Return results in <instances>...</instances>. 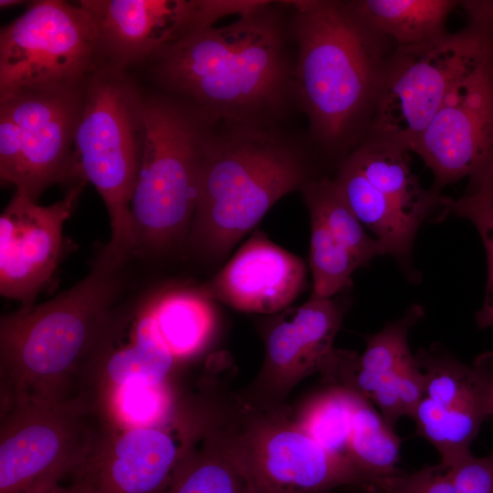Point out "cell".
Masks as SVG:
<instances>
[{
  "label": "cell",
  "instance_id": "obj_12",
  "mask_svg": "<svg viewBox=\"0 0 493 493\" xmlns=\"http://www.w3.org/2000/svg\"><path fill=\"white\" fill-rule=\"evenodd\" d=\"M83 86L29 89L0 100L3 184L36 202L53 184H74V134Z\"/></svg>",
  "mask_w": 493,
  "mask_h": 493
},
{
  "label": "cell",
  "instance_id": "obj_28",
  "mask_svg": "<svg viewBox=\"0 0 493 493\" xmlns=\"http://www.w3.org/2000/svg\"><path fill=\"white\" fill-rule=\"evenodd\" d=\"M165 386L129 384L110 392L99 403L110 423L114 420L124 429L163 425L172 420Z\"/></svg>",
  "mask_w": 493,
  "mask_h": 493
},
{
  "label": "cell",
  "instance_id": "obj_25",
  "mask_svg": "<svg viewBox=\"0 0 493 493\" xmlns=\"http://www.w3.org/2000/svg\"><path fill=\"white\" fill-rule=\"evenodd\" d=\"M360 396L342 386L329 384L293 414L297 425L309 436L351 467L347 459L348 438Z\"/></svg>",
  "mask_w": 493,
  "mask_h": 493
},
{
  "label": "cell",
  "instance_id": "obj_34",
  "mask_svg": "<svg viewBox=\"0 0 493 493\" xmlns=\"http://www.w3.org/2000/svg\"><path fill=\"white\" fill-rule=\"evenodd\" d=\"M89 489H90V488H89ZM91 491H92V490H91ZM92 493H94V492L92 491Z\"/></svg>",
  "mask_w": 493,
  "mask_h": 493
},
{
  "label": "cell",
  "instance_id": "obj_19",
  "mask_svg": "<svg viewBox=\"0 0 493 493\" xmlns=\"http://www.w3.org/2000/svg\"><path fill=\"white\" fill-rule=\"evenodd\" d=\"M306 278L301 257L256 230L223 268L196 288L237 310L269 314L288 309Z\"/></svg>",
  "mask_w": 493,
  "mask_h": 493
},
{
  "label": "cell",
  "instance_id": "obj_18",
  "mask_svg": "<svg viewBox=\"0 0 493 493\" xmlns=\"http://www.w3.org/2000/svg\"><path fill=\"white\" fill-rule=\"evenodd\" d=\"M191 417L179 426L172 419L158 426L111 431L76 481L94 493H162L183 455Z\"/></svg>",
  "mask_w": 493,
  "mask_h": 493
},
{
  "label": "cell",
  "instance_id": "obj_1",
  "mask_svg": "<svg viewBox=\"0 0 493 493\" xmlns=\"http://www.w3.org/2000/svg\"><path fill=\"white\" fill-rule=\"evenodd\" d=\"M290 1H263L232 23L195 28L148 61L156 83L215 121L285 126L298 110Z\"/></svg>",
  "mask_w": 493,
  "mask_h": 493
},
{
  "label": "cell",
  "instance_id": "obj_4",
  "mask_svg": "<svg viewBox=\"0 0 493 493\" xmlns=\"http://www.w3.org/2000/svg\"><path fill=\"white\" fill-rule=\"evenodd\" d=\"M316 158L307 137L285 126L216 121L200 170L192 247L226 257L281 197L319 177Z\"/></svg>",
  "mask_w": 493,
  "mask_h": 493
},
{
  "label": "cell",
  "instance_id": "obj_21",
  "mask_svg": "<svg viewBox=\"0 0 493 493\" xmlns=\"http://www.w3.org/2000/svg\"><path fill=\"white\" fill-rule=\"evenodd\" d=\"M424 314L421 305H412L402 317L366 336L362 354L336 349L330 365L321 373L322 379L328 384L342 386L368 401L379 392L394 387L400 365L412 353L409 332Z\"/></svg>",
  "mask_w": 493,
  "mask_h": 493
},
{
  "label": "cell",
  "instance_id": "obj_16",
  "mask_svg": "<svg viewBox=\"0 0 493 493\" xmlns=\"http://www.w3.org/2000/svg\"><path fill=\"white\" fill-rule=\"evenodd\" d=\"M87 183L70 185L63 199L39 205L16 192L0 215V292L31 306L62 256L63 227Z\"/></svg>",
  "mask_w": 493,
  "mask_h": 493
},
{
  "label": "cell",
  "instance_id": "obj_17",
  "mask_svg": "<svg viewBox=\"0 0 493 493\" xmlns=\"http://www.w3.org/2000/svg\"><path fill=\"white\" fill-rule=\"evenodd\" d=\"M152 292L125 296L110 313L89 362L98 402L125 385L165 384L177 360L152 315Z\"/></svg>",
  "mask_w": 493,
  "mask_h": 493
},
{
  "label": "cell",
  "instance_id": "obj_3",
  "mask_svg": "<svg viewBox=\"0 0 493 493\" xmlns=\"http://www.w3.org/2000/svg\"><path fill=\"white\" fill-rule=\"evenodd\" d=\"M131 257L107 244L74 286L42 304L2 316L4 409L90 397L85 389L90 385L89 357L110 313L125 297Z\"/></svg>",
  "mask_w": 493,
  "mask_h": 493
},
{
  "label": "cell",
  "instance_id": "obj_14",
  "mask_svg": "<svg viewBox=\"0 0 493 493\" xmlns=\"http://www.w3.org/2000/svg\"><path fill=\"white\" fill-rule=\"evenodd\" d=\"M95 25L104 66L122 70L149 60L190 31L229 15L248 0H81Z\"/></svg>",
  "mask_w": 493,
  "mask_h": 493
},
{
  "label": "cell",
  "instance_id": "obj_5",
  "mask_svg": "<svg viewBox=\"0 0 493 493\" xmlns=\"http://www.w3.org/2000/svg\"><path fill=\"white\" fill-rule=\"evenodd\" d=\"M144 123L142 165L131 201L134 257L163 254L187 240L216 121L164 92L144 98Z\"/></svg>",
  "mask_w": 493,
  "mask_h": 493
},
{
  "label": "cell",
  "instance_id": "obj_13",
  "mask_svg": "<svg viewBox=\"0 0 493 493\" xmlns=\"http://www.w3.org/2000/svg\"><path fill=\"white\" fill-rule=\"evenodd\" d=\"M412 152L437 193L493 165V49L455 85Z\"/></svg>",
  "mask_w": 493,
  "mask_h": 493
},
{
  "label": "cell",
  "instance_id": "obj_23",
  "mask_svg": "<svg viewBox=\"0 0 493 493\" xmlns=\"http://www.w3.org/2000/svg\"><path fill=\"white\" fill-rule=\"evenodd\" d=\"M212 304L197 288L179 287L152 292V315L176 360L196 354L209 341L216 321Z\"/></svg>",
  "mask_w": 493,
  "mask_h": 493
},
{
  "label": "cell",
  "instance_id": "obj_2",
  "mask_svg": "<svg viewBox=\"0 0 493 493\" xmlns=\"http://www.w3.org/2000/svg\"><path fill=\"white\" fill-rule=\"evenodd\" d=\"M299 111L317 157L339 164L366 137L396 47L347 1H290Z\"/></svg>",
  "mask_w": 493,
  "mask_h": 493
},
{
  "label": "cell",
  "instance_id": "obj_31",
  "mask_svg": "<svg viewBox=\"0 0 493 493\" xmlns=\"http://www.w3.org/2000/svg\"><path fill=\"white\" fill-rule=\"evenodd\" d=\"M365 492L367 491L361 488L352 487V486H345V487L335 488L327 493H365Z\"/></svg>",
  "mask_w": 493,
  "mask_h": 493
},
{
  "label": "cell",
  "instance_id": "obj_22",
  "mask_svg": "<svg viewBox=\"0 0 493 493\" xmlns=\"http://www.w3.org/2000/svg\"><path fill=\"white\" fill-rule=\"evenodd\" d=\"M352 12L396 48L428 43L447 33L446 22L455 0H349Z\"/></svg>",
  "mask_w": 493,
  "mask_h": 493
},
{
  "label": "cell",
  "instance_id": "obj_26",
  "mask_svg": "<svg viewBox=\"0 0 493 493\" xmlns=\"http://www.w3.org/2000/svg\"><path fill=\"white\" fill-rule=\"evenodd\" d=\"M453 215L468 220L483 243L488 267L486 294L476 313L479 330L493 326V165L468 178L466 192L458 198L441 196L440 215Z\"/></svg>",
  "mask_w": 493,
  "mask_h": 493
},
{
  "label": "cell",
  "instance_id": "obj_33",
  "mask_svg": "<svg viewBox=\"0 0 493 493\" xmlns=\"http://www.w3.org/2000/svg\"><path fill=\"white\" fill-rule=\"evenodd\" d=\"M491 417H493V389L491 393Z\"/></svg>",
  "mask_w": 493,
  "mask_h": 493
},
{
  "label": "cell",
  "instance_id": "obj_27",
  "mask_svg": "<svg viewBox=\"0 0 493 493\" xmlns=\"http://www.w3.org/2000/svg\"><path fill=\"white\" fill-rule=\"evenodd\" d=\"M309 218V265L313 278L310 297L332 298L350 285L353 272L362 267L320 219L311 215Z\"/></svg>",
  "mask_w": 493,
  "mask_h": 493
},
{
  "label": "cell",
  "instance_id": "obj_6",
  "mask_svg": "<svg viewBox=\"0 0 493 493\" xmlns=\"http://www.w3.org/2000/svg\"><path fill=\"white\" fill-rule=\"evenodd\" d=\"M145 137L144 98L124 71L104 66L85 82L74 134L73 181L91 183L110 222L108 245L133 255L131 201Z\"/></svg>",
  "mask_w": 493,
  "mask_h": 493
},
{
  "label": "cell",
  "instance_id": "obj_11",
  "mask_svg": "<svg viewBox=\"0 0 493 493\" xmlns=\"http://www.w3.org/2000/svg\"><path fill=\"white\" fill-rule=\"evenodd\" d=\"M409 151L366 137L339 165L335 180L358 220L401 267L412 264L421 225L440 208L441 196L413 173Z\"/></svg>",
  "mask_w": 493,
  "mask_h": 493
},
{
  "label": "cell",
  "instance_id": "obj_10",
  "mask_svg": "<svg viewBox=\"0 0 493 493\" xmlns=\"http://www.w3.org/2000/svg\"><path fill=\"white\" fill-rule=\"evenodd\" d=\"M102 67L94 22L79 2H33L1 28L0 100L29 89L80 87Z\"/></svg>",
  "mask_w": 493,
  "mask_h": 493
},
{
  "label": "cell",
  "instance_id": "obj_29",
  "mask_svg": "<svg viewBox=\"0 0 493 493\" xmlns=\"http://www.w3.org/2000/svg\"><path fill=\"white\" fill-rule=\"evenodd\" d=\"M466 14L468 26L493 31V0L458 1Z\"/></svg>",
  "mask_w": 493,
  "mask_h": 493
},
{
  "label": "cell",
  "instance_id": "obj_15",
  "mask_svg": "<svg viewBox=\"0 0 493 493\" xmlns=\"http://www.w3.org/2000/svg\"><path fill=\"white\" fill-rule=\"evenodd\" d=\"M346 310V304L334 297H310L284 309L265 328L262 367L239 394L259 406H286L287 397L303 379L330 364Z\"/></svg>",
  "mask_w": 493,
  "mask_h": 493
},
{
  "label": "cell",
  "instance_id": "obj_7",
  "mask_svg": "<svg viewBox=\"0 0 493 493\" xmlns=\"http://www.w3.org/2000/svg\"><path fill=\"white\" fill-rule=\"evenodd\" d=\"M109 423L101 406L88 398L4 409L0 493H33L77 474L111 432Z\"/></svg>",
  "mask_w": 493,
  "mask_h": 493
},
{
  "label": "cell",
  "instance_id": "obj_9",
  "mask_svg": "<svg viewBox=\"0 0 493 493\" xmlns=\"http://www.w3.org/2000/svg\"><path fill=\"white\" fill-rule=\"evenodd\" d=\"M492 49L493 31L472 26L420 46L395 48L366 137L411 152L455 85Z\"/></svg>",
  "mask_w": 493,
  "mask_h": 493
},
{
  "label": "cell",
  "instance_id": "obj_32",
  "mask_svg": "<svg viewBox=\"0 0 493 493\" xmlns=\"http://www.w3.org/2000/svg\"><path fill=\"white\" fill-rule=\"evenodd\" d=\"M25 3V1L21 0H1L0 1V6L1 8H6V7H12L15 5H18Z\"/></svg>",
  "mask_w": 493,
  "mask_h": 493
},
{
  "label": "cell",
  "instance_id": "obj_8",
  "mask_svg": "<svg viewBox=\"0 0 493 493\" xmlns=\"http://www.w3.org/2000/svg\"><path fill=\"white\" fill-rule=\"evenodd\" d=\"M222 399L235 446L257 493H327L365 480L295 422L286 405L259 406L224 387Z\"/></svg>",
  "mask_w": 493,
  "mask_h": 493
},
{
  "label": "cell",
  "instance_id": "obj_20",
  "mask_svg": "<svg viewBox=\"0 0 493 493\" xmlns=\"http://www.w3.org/2000/svg\"><path fill=\"white\" fill-rule=\"evenodd\" d=\"M162 493H257L216 397L194 414L180 461Z\"/></svg>",
  "mask_w": 493,
  "mask_h": 493
},
{
  "label": "cell",
  "instance_id": "obj_30",
  "mask_svg": "<svg viewBox=\"0 0 493 493\" xmlns=\"http://www.w3.org/2000/svg\"><path fill=\"white\" fill-rule=\"evenodd\" d=\"M33 493H92L84 484L75 481L70 488H63L58 485V482H55L47 486H44Z\"/></svg>",
  "mask_w": 493,
  "mask_h": 493
},
{
  "label": "cell",
  "instance_id": "obj_24",
  "mask_svg": "<svg viewBox=\"0 0 493 493\" xmlns=\"http://www.w3.org/2000/svg\"><path fill=\"white\" fill-rule=\"evenodd\" d=\"M311 215L317 216L336 239L367 267L378 256L385 255L379 241L371 236L345 202L334 177L320 176L300 190Z\"/></svg>",
  "mask_w": 493,
  "mask_h": 493
}]
</instances>
